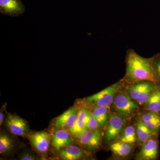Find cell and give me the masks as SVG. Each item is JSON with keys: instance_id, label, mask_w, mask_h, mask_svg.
<instances>
[{"instance_id": "obj_1", "label": "cell", "mask_w": 160, "mask_h": 160, "mask_svg": "<svg viewBox=\"0 0 160 160\" xmlns=\"http://www.w3.org/2000/svg\"><path fill=\"white\" fill-rule=\"evenodd\" d=\"M126 73L122 79L126 85L144 81H151L158 85L152 57H143L134 49H129L126 52Z\"/></svg>"}, {"instance_id": "obj_2", "label": "cell", "mask_w": 160, "mask_h": 160, "mask_svg": "<svg viewBox=\"0 0 160 160\" xmlns=\"http://www.w3.org/2000/svg\"><path fill=\"white\" fill-rule=\"evenodd\" d=\"M126 85L121 79L99 92L80 100L77 105L89 110L96 107L111 106L116 95Z\"/></svg>"}, {"instance_id": "obj_3", "label": "cell", "mask_w": 160, "mask_h": 160, "mask_svg": "<svg viewBox=\"0 0 160 160\" xmlns=\"http://www.w3.org/2000/svg\"><path fill=\"white\" fill-rule=\"evenodd\" d=\"M143 109L137 102L132 99L124 90L119 92L111 106V110L130 122L139 114Z\"/></svg>"}, {"instance_id": "obj_4", "label": "cell", "mask_w": 160, "mask_h": 160, "mask_svg": "<svg viewBox=\"0 0 160 160\" xmlns=\"http://www.w3.org/2000/svg\"><path fill=\"white\" fill-rule=\"evenodd\" d=\"M158 86L157 84L151 81H142L126 85L123 90L143 108Z\"/></svg>"}, {"instance_id": "obj_5", "label": "cell", "mask_w": 160, "mask_h": 160, "mask_svg": "<svg viewBox=\"0 0 160 160\" xmlns=\"http://www.w3.org/2000/svg\"><path fill=\"white\" fill-rule=\"evenodd\" d=\"M128 122L122 116L112 111L103 132L102 141L109 145L117 141L126 127Z\"/></svg>"}, {"instance_id": "obj_6", "label": "cell", "mask_w": 160, "mask_h": 160, "mask_svg": "<svg viewBox=\"0 0 160 160\" xmlns=\"http://www.w3.org/2000/svg\"><path fill=\"white\" fill-rule=\"evenodd\" d=\"M103 133L101 130L86 129L76 140L79 146L92 153L98 151L102 145Z\"/></svg>"}, {"instance_id": "obj_7", "label": "cell", "mask_w": 160, "mask_h": 160, "mask_svg": "<svg viewBox=\"0 0 160 160\" xmlns=\"http://www.w3.org/2000/svg\"><path fill=\"white\" fill-rule=\"evenodd\" d=\"M27 137L32 149L39 154H46L49 152L51 145V133L46 131H30Z\"/></svg>"}, {"instance_id": "obj_8", "label": "cell", "mask_w": 160, "mask_h": 160, "mask_svg": "<svg viewBox=\"0 0 160 160\" xmlns=\"http://www.w3.org/2000/svg\"><path fill=\"white\" fill-rule=\"evenodd\" d=\"M4 125L8 131L15 136L25 137L30 132L28 122L17 114L7 113Z\"/></svg>"}, {"instance_id": "obj_9", "label": "cell", "mask_w": 160, "mask_h": 160, "mask_svg": "<svg viewBox=\"0 0 160 160\" xmlns=\"http://www.w3.org/2000/svg\"><path fill=\"white\" fill-rule=\"evenodd\" d=\"M159 136L154 135L140 148L139 152L136 155V160H155L159 154Z\"/></svg>"}, {"instance_id": "obj_10", "label": "cell", "mask_w": 160, "mask_h": 160, "mask_svg": "<svg viewBox=\"0 0 160 160\" xmlns=\"http://www.w3.org/2000/svg\"><path fill=\"white\" fill-rule=\"evenodd\" d=\"M78 106H72L53 120L55 129H66L69 131L73 127L77 119Z\"/></svg>"}, {"instance_id": "obj_11", "label": "cell", "mask_w": 160, "mask_h": 160, "mask_svg": "<svg viewBox=\"0 0 160 160\" xmlns=\"http://www.w3.org/2000/svg\"><path fill=\"white\" fill-rule=\"evenodd\" d=\"M91 155L92 152L75 144L63 147L58 151L59 158L62 160H84Z\"/></svg>"}, {"instance_id": "obj_12", "label": "cell", "mask_w": 160, "mask_h": 160, "mask_svg": "<svg viewBox=\"0 0 160 160\" xmlns=\"http://www.w3.org/2000/svg\"><path fill=\"white\" fill-rule=\"evenodd\" d=\"M52 135L51 145L55 151H58L63 147L76 144L75 140L68 130L55 129Z\"/></svg>"}, {"instance_id": "obj_13", "label": "cell", "mask_w": 160, "mask_h": 160, "mask_svg": "<svg viewBox=\"0 0 160 160\" xmlns=\"http://www.w3.org/2000/svg\"><path fill=\"white\" fill-rule=\"evenodd\" d=\"M78 106L79 108L77 119L74 126L69 131L75 141L83 132L87 129L90 114L89 109L83 106Z\"/></svg>"}, {"instance_id": "obj_14", "label": "cell", "mask_w": 160, "mask_h": 160, "mask_svg": "<svg viewBox=\"0 0 160 160\" xmlns=\"http://www.w3.org/2000/svg\"><path fill=\"white\" fill-rule=\"evenodd\" d=\"M109 149L115 159L128 158L132 154L135 146L120 141H116L109 145Z\"/></svg>"}, {"instance_id": "obj_15", "label": "cell", "mask_w": 160, "mask_h": 160, "mask_svg": "<svg viewBox=\"0 0 160 160\" xmlns=\"http://www.w3.org/2000/svg\"><path fill=\"white\" fill-rule=\"evenodd\" d=\"M0 11L9 16H19L24 13L25 7L21 0H0Z\"/></svg>"}, {"instance_id": "obj_16", "label": "cell", "mask_w": 160, "mask_h": 160, "mask_svg": "<svg viewBox=\"0 0 160 160\" xmlns=\"http://www.w3.org/2000/svg\"><path fill=\"white\" fill-rule=\"evenodd\" d=\"M138 116L154 134L160 133V115L146 109H142Z\"/></svg>"}, {"instance_id": "obj_17", "label": "cell", "mask_w": 160, "mask_h": 160, "mask_svg": "<svg viewBox=\"0 0 160 160\" xmlns=\"http://www.w3.org/2000/svg\"><path fill=\"white\" fill-rule=\"evenodd\" d=\"M134 119L133 124L135 127L137 138V146L140 148L144 143L155 134L142 122L138 116Z\"/></svg>"}, {"instance_id": "obj_18", "label": "cell", "mask_w": 160, "mask_h": 160, "mask_svg": "<svg viewBox=\"0 0 160 160\" xmlns=\"http://www.w3.org/2000/svg\"><path fill=\"white\" fill-rule=\"evenodd\" d=\"M16 146L14 139L9 133L1 130L0 133V154L9 156L12 153Z\"/></svg>"}, {"instance_id": "obj_19", "label": "cell", "mask_w": 160, "mask_h": 160, "mask_svg": "<svg viewBox=\"0 0 160 160\" xmlns=\"http://www.w3.org/2000/svg\"><path fill=\"white\" fill-rule=\"evenodd\" d=\"M89 110L97 120L101 129H104L109 118L111 106L96 107Z\"/></svg>"}, {"instance_id": "obj_20", "label": "cell", "mask_w": 160, "mask_h": 160, "mask_svg": "<svg viewBox=\"0 0 160 160\" xmlns=\"http://www.w3.org/2000/svg\"><path fill=\"white\" fill-rule=\"evenodd\" d=\"M143 109L160 115V86H157Z\"/></svg>"}, {"instance_id": "obj_21", "label": "cell", "mask_w": 160, "mask_h": 160, "mask_svg": "<svg viewBox=\"0 0 160 160\" xmlns=\"http://www.w3.org/2000/svg\"><path fill=\"white\" fill-rule=\"evenodd\" d=\"M118 141L125 142L135 146H137V138L134 124L128 125L127 123Z\"/></svg>"}, {"instance_id": "obj_22", "label": "cell", "mask_w": 160, "mask_h": 160, "mask_svg": "<svg viewBox=\"0 0 160 160\" xmlns=\"http://www.w3.org/2000/svg\"><path fill=\"white\" fill-rule=\"evenodd\" d=\"M152 57L155 74L157 80L158 85L160 86V52L154 54Z\"/></svg>"}, {"instance_id": "obj_23", "label": "cell", "mask_w": 160, "mask_h": 160, "mask_svg": "<svg viewBox=\"0 0 160 160\" xmlns=\"http://www.w3.org/2000/svg\"><path fill=\"white\" fill-rule=\"evenodd\" d=\"M87 129L91 130H102L97 120L94 117V116L92 114L90 111L89 121L87 123Z\"/></svg>"}, {"instance_id": "obj_24", "label": "cell", "mask_w": 160, "mask_h": 160, "mask_svg": "<svg viewBox=\"0 0 160 160\" xmlns=\"http://www.w3.org/2000/svg\"><path fill=\"white\" fill-rule=\"evenodd\" d=\"M18 159L20 160H37L38 158L34 152L30 149H25L20 153L18 156Z\"/></svg>"}, {"instance_id": "obj_25", "label": "cell", "mask_w": 160, "mask_h": 160, "mask_svg": "<svg viewBox=\"0 0 160 160\" xmlns=\"http://www.w3.org/2000/svg\"><path fill=\"white\" fill-rule=\"evenodd\" d=\"M0 111V126H2V125L5 122V115L3 111V108H2Z\"/></svg>"}]
</instances>
